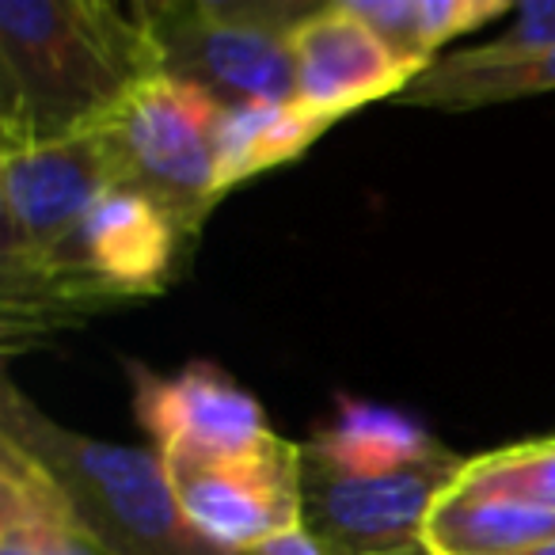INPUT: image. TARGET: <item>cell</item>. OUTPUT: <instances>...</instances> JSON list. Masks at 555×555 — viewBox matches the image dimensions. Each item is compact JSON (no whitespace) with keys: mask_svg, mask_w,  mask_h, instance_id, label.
<instances>
[{"mask_svg":"<svg viewBox=\"0 0 555 555\" xmlns=\"http://www.w3.org/2000/svg\"><path fill=\"white\" fill-rule=\"evenodd\" d=\"M529 555H555V537L547 540V544H540V547H532Z\"/></svg>","mask_w":555,"mask_h":555,"instance_id":"obj_18","label":"cell"},{"mask_svg":"<svg viewBox=\"0 0 555 555\" xmlns=\"http://www.w3.org/2000/svg\"><path fill=\"white\" fill-rule=\"evenodd\" d=\"M540 92H555V50L502 57V62H468L461 54H449L434 62L426 73H418L396 95V103L434 111H476Z\"/></svg>","mask_w":555,"mask_h":555,"instance_id":"obj_14","label":"cell"},{"mask_svg":"<svg viewBox=\"0 0 555 555\" xmlns=\"http://www.w3.org/2000/svg\"><path fill=\"white\" fill-rule=\"evenodd\" d=\"M555 50V0H525L514 9V24L499 39L476 50H461L468 62H502V57H525Z\"/></svg>","mask_w":555,"mask_h":555,"instance_id":"obj_16","label":"cell"},{"mask_svg":"<svg viewBox=\"0 0 555 555\" xmlns=\"http://www.w3.org/2000/svg\"><path fill=\"white\" fill-rule=\"evenodd\" d=\"M224 107L198 88L156 77L100 126L118 191L141 194L171 224L198 240L224 198L217 183V130Z\"/></svg>","mask_w":555,"mask_h":555,"instance_id":"obj_5","label":"cell"},{"mask_svg":"<svg viewBox=\"0 0 555 555\" xmlns=\"http://www.w3.org/2000/svg\"><path fill=\"white\" fill-rule=\"evenodd\" d=\"M312 0H156L133 4L160 77L198 88L221 107L294 100V39Z\"/></svg>","mask_w":555,"mask_h":555,"instance_id":"obj_4","label":"cell"},{"mask_svg":"<svg viewBox=\"0 0 555 555\" xmlns=\"http://www.w3.org/2000/svg\"><path fill=\"white\" fill-rule=\"evenodd\" d=\"M251 555H327V552L305 529H294V532H286V537H278V540H270V544L255 547Z\"/></svg>","mask_w":555,"mask_h":555,"instance_id":"obj_17","label":"cell"},{"mask_svg":"<svg viewBox=\"0 0 555 555\" xmlns=\"http://www.w3.org/2000/svg\"><path fill=\"white\" fill-rule=\"evenodd\" d=\"M160 77L153 39L107 0H0V156L107 126Z\"/></svg>","mask_w":555,"mask_h":555,"instance_id":"obj_1","label":"cell"},{"mask_svg":"<svg viewBox=\"0 0 555 555\" xmlns=\"http://www.w3.org/2000/svg\"><path fill=\"white\" fill-rule=\"evenodd\" d=\"M332 126L335 122H327L324 115H317L297 100L224 107L221 130H217V183H221V194L278 168V164L297 160Z\"/></svg>","mask_w":555,"mask_h":555,"instance_id":"obj_12","label":"cell"},{"mask_svg":"<svg viewBox=\"0 0 555 555\" xmlns=\"http://www.w3.org/2000/svg\"><path fill=\"white\" fill-rule=\"evenodd\" d=\"M0 438L62 483L111 555H229L186 521L160 449L111 446L57 426L12 380L0 392Z\"/></svg>","mask_w":555,"mask_h":555,"instance_id":"obj_3","label":"cell"},{"mask_svg":"<svg viewBox=\"0 0 555 555\" xmlns=\"http://www.w3.org/2000/svg\"><path fill=\"white\" fill-rule=\"evenodd\" d=\"M115 191L100 130L0 156V274L31 270Z\"/></svg>","mask_w":555,"mask_h":555,"instance_id":"obj_7","label":"cell"},{"mask_svg":"<svg viewBox=\"0 0 555 555\" xmlns=\"http://www.w3.org/2000/svg\"><path fill=\"white\" fill-rule=\"evenodd\" d=\"M415 77L347 9V0L320 4L294 39V100L327 122L373 100H396Z\"/></svg>","mask_w":555,"mask_h":555,"instance_id":"obj_8","label":"cell"},{"mask_svg":"<svg viewBox=\"0 0 555 555\" xmlns=\"http://www.w3.org/2000/svg\"><path fill=\"white\" fill-rule=\"evenodd\" d=\"M468 456L385 411H350L301 446V529L327 555H430L426 517Z\"/></svg>","mask_w":555,"mask_h":555,"instance_id":"obj_2","label":"cell"},{"mask_svg":"<svg viewBox=\"0 0 555 555\" xmlns=\"http://www.w3.org/2000/svg\"><path fill=\"white\" fill-rule=\"evenodd\" d=\"M133 411L156 449H236L270 430L259 400L206 362L179 377H153L133 365Z\"/></svg>","mask_w":555,"mask_h":555,"instance_id":"obj_9","label":"cell"},{"mask_svg":"<svg viewBox=\"0 0 555 555\" xmlns=\"http://www.w3.org/2000/svg\"><path fill=\"white\" fill-rule=\"evenodd\" d=\"M0 555H111L54 476L0 438Z\"/></svg>","mask_w":555,"mask_h":555,"instance_id":"obj_10","label":"cell"},{"mask_svg":"<svg viewBox=\"0 0 555 555\" xmlns=\"http://www.w3.org/2000/svg\"><path fill=\"white\" fill-rule=\"evenodd\" d=\"M461 483L479 494H491V499L521 502V506L555 514V438H537L483 456H468Z\"/></svg>","mask_w":555,"mask_h":555,"instance_id":"obj_15","label":"cell"},{"mask_svg":"<svg viewBox=\"0 0 555 555\" xmlns=\"http://www.w3.org/2000/svg\"><path fill=\"white\" fill-rule=\"evenodd\" d=\"M186 521L221 552L255 547L301 529V446L267 430L236 449H160Z\"/></svg>","mask_w":555,"mask_h":555,"instance_id":"obj_6","label":"cell"},{"mask_svg":"<svg viewBox=\"0 0 555 555\" xmlns=\"http://www.w3.org/2000/svg\"><path fill=\"white\" fill-rule=\"evenodd\" d=\"M552 537L555 514L479 494L464 487L461 476L426 517L430 555H529Z\"/></svg>","mask_w":555,"mask_h":555,"instance_id":"obj_11","label":"cell"},{"mask_svg":"<svg viewBox=\"0 0 555 555\" xmlns=\"http://www.w3.org/2000/svg\"><path fill=\"white\" fill-rule=\"evenodd\" d=\"M347 9L385 42V50L411 73L441 62L438 50L514 12L509 0H347Z\"/></svg>","mask_w":555,"mask_h":555,"instance_id":"obj_13","label":"cell"}]
</instances>
